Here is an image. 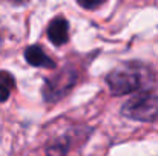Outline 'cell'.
<instances>
[{
  "label": "cell",
  "instance_id": "6da1fadb",
  "mask_svg": "<svg viewBox=\"0 0 158 156\" xmlns=\"http://www.w3.org/2000/svg\"><path fill=\"white\" fill-rule=\"evenodd\" d=\"M148 81H149V74L140 69L138 66L137 67L126 66L121 69H115L106 77L107 87L115 97L138 92L148 84Z\"/></svg>",
  "mask_w": 158,
  "mask_h": 156
},
{
  "label": "cell",
  "instance_id": "7a4b0ae2",
  "mask_svg": "<svg viewBox=\"0 0 158 156\" xmlns=\"http://www.w3.org/2000/svg\"><path fill=\"white\" fill-rule=\"evenodd\" d=\"M121 113L135 121H155L158 119V95H137L123 106Z\"/></svg>",
  "mask_w": 158,
  "mask_h": 156
},
{
  "label": "cell",
  "instance_id": "3957f363",
  "mask_svg": "<svg viewBox=\"0 0 158 156\" xmlns=\"http://www.w3.org/2000/svg\"><path fill=\"white\" fill-rule=\"evenodd\" d=\"M77 74L72 69H63L54 77L48 78L43 86V98L49 103H55L63 98L75 84Z\"/></svg>",
  "mask_w": 158,
  "mask_h": 156
},
{
  "label": "cell",
  "instance_id": "277c9868",
  "mask_svg": "<svg viewBox=\"0 0 158 156\" xmlns=\"http://www.w3.org/2000/svg\"><path fill=\"white\" fill-rule=\"evenodd\" d=\"M48 38L55 46H61L69 40V23L63 17H55L48 26Z\"/></svg>",
  "mask_w": 158,
  "mask_h": 156
},
{
  "label": "cell",
  "instance_id": "5b68a950",
  "mask_svg": "<svg viewBox=\"0 0 158 156\" xmlns=\"http://www.w3.org/2000/svg\"><path fill=\"white\" fill-rule=\"evenodd\" d=\"M25 60L34 67H43V69L55 67V61L39 45H32L25 49Z\"/></svg>",
  "mask_w": 158,
  "mask_h": 156
},
{
  "label": "cell",
  "instance_id": "8992f818",
  "mask_svg": "<svg viewBox=\"0 0 158 156\" xmlns=\"http://www.w3.org/2000/svg\"><path fill=\"white\" fill-rule=\"evenodd\" d=\"M14 86H15L14 77L6 70H0V103H3L9 98Z\"/></svg>",
  "mask_w": 158,
  "mask_h": 156
},
{
  "label": "cell",
  "instance_id": "52a82bcc",
  "mask_svg": "<svg viewBox=\"0 0 158 156\" xmlns=\"http://www.w3.org/2000/svg\"><path fill=\"white\" fill-rule=\"evenodd\" d=\"M68 149H69V144L68 141L61 139V141H55L54 144H51L46 150L48 156H64L68 153Z\"/></svg>",
  "mask_w": 158,
  "mask_h": 156
},
{
  "label": "cell",
  "instance_id": "ba28073f",
  "mask_svg": "<svg viewBox=\"0 0 158 156\" xmlns=\"http://www.w3.org/2000/svg\"><path fill=\"white\" fill-rule=\"evenodd\" d=\"M105 2L106 0H77V3L85 9H95Z\"/></svg>",
  "mask_w": 158,
  "mask_h": 156
},
{
  "label": "cell",
  "instance_id": "9c48e42d",
  "mask_svg": "<svg viewBox=\"0 0 158 156\" xmlns=\"http://www.w3.org/2000/svg\"><path fill=\"white\" fill-rule=\"evenodd\" d=\"M12 2H15V3H22V2H25V0H12Z\"/></svg>",
  "mask_w": 158,
  "mask_h": 156
}]
</instances>
